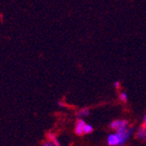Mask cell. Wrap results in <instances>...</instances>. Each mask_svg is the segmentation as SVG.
I'll list each match as a JSON object with an SVG mask.
<instances>
[{
    "instance_id": "cell-6",
    "label": "cell",
    "mask_w": 146,
    "mask_h": 146,
    "mask_svg": "<svg viewBox=\"0 0 146 146\" xmlns=\"http://www.w3.org/2000/svg\"><path fill=\"white\" fill-rule=\"evenodd\" d=\"M93 131V127L89 124H86L84 125L83 127V132L85 134H88V133H91V132Z\"/></svg>"
},
{
    "instance_id": "cell-2",
    "label": "cell",
    "mask_w": 146,
    "mask_h": 146,
    "mask_svg": "<svg viewBox=\"0 0 146 146\" xmlns=\"http://www.w3.org/2000/svg\"><path fill=\"white\" fill-rule=\"evenodd\" d=\"M108 143H109L110 145H112V146H115V145H121L120 138H119L117 133L111 134V135L109 136V137H108Z\"/></svg>"
},
{
    "instance_id": "cell-7",
    "label": "cell",
    "mask_w": 146,
    "mask_h": 146,
    "mask_svg": "<svg viewBox=\"0 0 146 146\" xmlns=\"http://www.w3.org/2000/svg\"><path fill=\"white\" fill-rule=\"evenodd\" d=\"M88 114H89V110H88V109H83V110H80V111H79L78 116H81V117H82V116H87V115H88Z\"/></svg>"
},
{
    "instance_id": "cell-5",
    "label": "cell",
    "mask_w": 146,
    "mask_h": 146,
    "mask_svg": "<svg viewBox=\"0 0 146 146\" xmlns=\"http://www.w3.org/2000/svg\"><path fill=\"white\" fill-rule=\"evenodd\" d=\"M47 138H48V140L49 141H51L52 143H54V145H60V143H58V140H57V138H56V137H55V135H54L52 133H49V134H47Z\"/></svg>"
},
{
    "instance_id": "cell-8",
    "label": "cell",
    "mask_w": 146,
    "mask_h": 146,
    "mask_svg": "<svg viewBox=\"0 0 146 146\" xmlns=\"http://www.w3.org/2000/svg\"><path fill=\"white\" fill-rule=\"evenodd\" d=\"M119 98H120V100L122 102H126L127 99H128L127 94H126V93H122V94H120V96H119Z\"/></svg>"
},
{
    "instance_id": "cell-4",
    "label": "cell",
    "mask_w": 146,
    "mask_h": 146,
    "mask_svg": "<svg viewBox=\"0 0 146 146\" xmlns=\"http://www.w3.org/2000/svg\"><path fill=\"white\" fill-rule=\"evenodd\" d=\"M85 125V123L83 120H79L76 123V128H75V133L77 135H82L83 134V127Z\"/></svg>"
},
{
    "instance_id": "cell-9",
    "label": "cell",
    "mask_w": 146,
    "mask_h": 146,
    "mask_svg": "<svg viewBox=\"0 0 146 146\" xmlns=\"http://www.w3.org/2000/svg\"><path fill=\"white\" fill-rule=\"evenodd\" d=\"M43 145H45V146H52V145H54V144L52 143L51 141H48L47 143H44Z\"/></svg>"
},
{
    "instance_id": "cell-10",
    "label": "cell",
    "mask_w": 146,
    "mask_h": 146,
    "mask_svg": "<svg viewBox=\"0 0 146 146\" xmlns=\"http://www.w3.org/2000/svg\"><path fill=\"white\" fill-rule=\"evenodd\" d=\"M114 85H115V88H119V85H120V83H119L118 82H115Z\"/></svg>"
},
{
    "instance_id": "cell-11",
    "label": "cell",
    "mask_w": 146,
    "mask_h": 146,
    "mask_svg": "<svg viewBox=\"0 0 146 146\" xmlns=\"http://www.w3.org/2000/svg\"><path fill=\"white\" fill-rule=\"evenodd\" d=\"M144 127L146 128V115H145V117H144Z\"/></svg>"
},
{
    "instance_id": "cell-1",
    "label": "cell",
    "mask_w": 146,
    "mask_h": 146,
    "mask_svg": "<svg viewBox=\"0 0 146 146\" xmlns=\"http://www.w3.org/2000/svg\"><path fill=\"white\" fill-rule=\"evenodd\" d=\"M116 133H117L119 138H120V143L122 145L124 143H126L127 140L129 139V137H130V135L132 133V129H128L127 126H123V127H120L119 129H116Z\"/></svg>"
},
{
    "instance_id": "cell-3",
    "label": "cell",
    "mask_w": 146,
    "mask_h": 146,
    "mask_svg": "<svg viewBox=\"0 0 146 146\" xmlns=\"http://www.w3.org/2000/svg\"><path fill=\"white\" fill-rule=\"evenodd\" d=\"M128 125V123H127V122L126 121H124V120H118V121H114V122H112L111 123V124H110V126H111V128L112 129H119L120 127H123V126H127Z\"/></svg>"
}]
</instances>
